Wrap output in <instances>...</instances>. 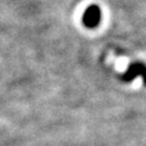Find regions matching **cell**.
I'll return each instance as SVG.
<instances>
[{
    "instance_id": "cell-1",
    "label": "cell",
    "mask_w": 146,
    "mask_h": 146,
    "mask_svg": "<svg viewBox=\"0 0 146 146\" xmlns=\"http://www.w3.org/2000/svg\"><path fill=\"white\" fill-rule=\"evenodd\" d=\"M102 20V11L96 5H90L86 9L82 15V23L88 28H94L99 25Z\"/></svg>"
},
{
    "instance_id": "cell-2",
    "label": "cell",
    "mask_w": 146,
    "mask_h": 146,
    "mask_svg": "<svg viewBox=\"0 0 146 146\" xmlns=\"http://www.w3.org/2000/svg\"><path fill=\"white\" fill-rule=\"evenodd\" d=\"M141 76L143 80H144V84L146 86V65L142 64V63H135V64H131L130 67L128 68V70L122 75V79L129 82L132 79L136 78Z\"/></svg>"
}]
</instances>
